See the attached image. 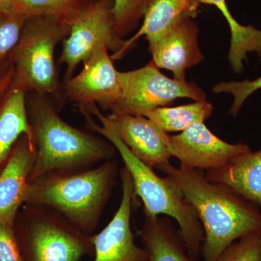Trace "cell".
<instances>
[{
	"label": "cell",
	"mask_w": 261,
	"mask_h": 261,
	"mask_svg": "<svg viewBox=\"0 0 261 261\" xmlns=\"http://www.w3.org/2000/svg\"><path fill=\"white\" fill-rule=\"evenodd\" d=\"M177 187L197 213L203 228L202 261H216L226 247L261 230V212L227 187L209 181L205 171L171 163L156 168Z\"/></svg>",
	"instance_id": "1"
},
{
	"label": "cell",
	"mask_w": 261,
	"mask_h": 261,
	"mask_svg": "<svg viewBox=\"0 0 261 261\" xmlns=\"http://www.w3.org/2000/svg\"><path fill=\"white\" fill-rule=\"evenodd\" d=\"M119 172L118 162L112 159L95 168L49 173L29 181L25 203L53 209L90 235L99 224Z\"/></svg>",
	"instance_id": "2"
},
{
	"label": "cell",
	"mask_w": 261,
	"mask_h": 261,
	"mask_svg": "<svg viewBox=\"0 0 261 261\" xmlns=\"http://www.w3.org/2000/svg\"><path fill=\"white\" fill-rule=\"evenodd\" d=\"M46 98L37 95L29 117L35 146L29 181L113 159L116 149L111 142L65 122Z\"/></svg>",
	"instance_id": "3"
},
{
	"label": "cell",
	"mask_w": 261,
	"mask_h": 261,
	"mask_svg": "<svg viewBox=\"0 0 261 261\" xmlns=\"http://www.w3.org/2000/svg\"><path fill=\"white\" fill-rule=\"evenodd\" d=\"M92 114L97 117L101 125L96 123L91 116H87L86 121L89 128L111 142L121 155L123 166L132 176L136 195L143 202L145 216L157 217L166 215L173 218L179 226L180 234L189 254L196 260L201 254L205 234L193 206L169 178L159 176L153 168L130 152L105 121L102 113L97 107L93 108Z\"/></svg>",
	"instance_id": "4"
},
{
	"label": "cell",
	"mask_w": 261,
	"mask_h": 261,
	"mask_svg": "<svg viewBox=\"0 0 261 261\" xmlns=\"http://www.w3.org/2000/svg\"><path fill=\"white\" fill-rule=\"evenodd\" d=\"M69 31L70 25L54 18H29L13 51L15 64L13 87L45 97L56 94L60 82L55 51Z\"/></svg>",
	"instance_id": "5"
},
{
	"label": "cell",
	"mask_w": 261,
	"mask_h": 261,
	"mask_svg": "<svg viewBox=\"0 0 261 261\" xmlns=\"http://www.w3.org/2000/svg\"><path fill=\"white\" fill-rule=\"evenodd\" d=\"M121 94L111 112L145 116L155 108L167 107L179 98L205 101L204 91L194 82L168 78L151 61L134 70L120 72Z\"/></svg>",
	"instance_id": "6"
},
{
	"label": "cell",
	"mask_w": 261,
	"mask_h": 261,
	"mask_svg": "<svg viewBox=\"0 0 261 261\" xmlns=\"http://www.w3.org/2000/svg\"><path fill=\"white\" fill-rule=\"evenodd\" d=\"M113 6V0H94L70 24L60 57L65 66V80L99 48L112 51L114 61L123 56L126 40L116 34Z\"/></svg>",
	"instance_id": "7"
},
{
	"label": "cell",
	"mask_w": 261,
	"mask_h": 261,
	"mask_svg": "<svg viewBox=\"0 0 261 261\" xmlns=\"http://www.w3.org/2000/svg\"><path fill=\"white\" fill-rule=\"evenodd\" d=\"M31 205L27 261H80L94 250L91 235L81 231L53 209Z\"/></svg>",
	"instance_id": "8"
},
{
	"label": "cell",
	"mask_w": 261,
	"mask_h": 261,
	"mask_svg": "<svg viewBox=\"0 0 261 261\" xmlns=\"http://www.w3.org/2000/svg\"><path fill=\"white\" fill-rule=\"evenodd\" d=\"M106 47L96 49L83 63L80 73L65 80V97L80 112L92 106L111 110L121 94L120 71Z\"/></svg>",
	"instance_id": "9"
},
{
	"label": "cell",
	"mask_w": 261,
	"mask_h": 261,
	"mask_svg": "<svg viewBox=\"0 0 261 261\" xmlns=\"http://www.w3.org/2000/svg\"><path fill=\"white\" fill-rule=\"evenodd\" d=\"M169 151L180 166L207 171L224 167L251 149L242 142H225L208 129L204 122H197L179 135L169 136Z\"/></svg>",
	"instance_id": "10"
},
{
	"label": "cell",
	"mask_w": 261,
	"mask_h": 261,
	"mask_svg": "<svg viewBox=\"0 0 261 261\" xmlns=\"http://www.w3.org/2000/svg\"><path fill=\"white\" fill-rule=\"evenodd\" d=\"M120 177L122 195L119 207L106 228L91 236L94 261H147V251L137 245L132 232L130 219L137 195L132 176L124 166L120 169Z\"/></svg>",
	"instance_id": "11"
},
{
	"label": "cell",
	"mask_w": 261,
	"mask_h": 261,
	"mask_svg": "<svg viewBox=\"0 0 261 261\" xmlns=\"http://www.w3.org/2000/svg\"><path fill=\"white\" fill-rule=\"evenodd\" d=\"M103 118L130 152L149 167L170 163V135L147 117L111 112Z\"/></svg>",
	"instance_id": "12"
},
{
	"label": "cell",
	"mask_w": 261,
	"mask_h": 261,
	"mask_svg": "<svg viewBox=\"0 0 261 261\" xmlns=\"http://www.w3.org/2000/svg\"><path fill=\"white\" fill-rule=\"evenodd\" d=\"M198 35V27L192 18L181 19L157 41L149 44L152 61L159 69L172 72L175 80H186L187 70L204 59Z\"/></svg>",
	"instance_id": "13"
},
{
	"label": "cell",
	"mask_w": 261,
	"mask_h": 261,
	"mask_svg": "<svg viewBox=\"0 0 261 261\" xmlns=\"http://www.w3.org/2000/svg\"><path fill=\"white\" fill-rule=\"evenodd\" d=\"M34 159L35 146L24 135L0 171V224L14 226L19 208L25 203Z\"/></svg>",
	"instance_id": "14"
},
{
	"label": "cell",
	"mask_w": 261,
	"mask_h": 261,
	"mask_svg": "<svg viewBox=\"0 0 261 261\" xmlns=\"http://www.w3.org/2000/svg\"><path fill=\"white\" fill-rule=\"evenodd\" d=\"M205 173L209 181L227 187L261 210V149L250 151L224 167Z\"/></svg>",
	"instance_id": "15"
},
{
	"label": "cell",
	"mask_w": 261,
	"mask_h": 261,
	"mask_svg": "<svg viewBox=\"0 0 261 261\" xmlns=\"http://www.w3.org/2000/svg\"><path fill=\"white\" fill-rule=\"evenodd\" d=\"M200 5L197 0H151L138 32L126 40L123 55L142 36L149 44H152L178 20L187 17L195 18Z\"/></svg>",
	"instance_id": "16"
},
{
	"label": "cell",
	"mask_w": 261,
	"mask_h": 261,
	"mask_svg": "<svg viewBox=\"0 0 261 261\" xmlns=\"http://www.w3.org/2000/svg\"><path fill=\"white\" fill-rule=\"evenodd\" d=\"M138 234L147 252V261H195L179 231L167 218L145 216Z\"/></svg>",
	"instance_id": "17"
},
{
	"label": "cell",
	"mask_w": 261,
	"mask_h": 261,
	"mask_svg": "<svg viewBox=\"0 0 261 261\" xmlns=\"http://www.w3.org/2000/svg\"><path fill=\"white\" fill-rule=\"evenodd\" d=\"M24 135L34 144L25 92L12 87L0 101V166L6 162L15 144Z\"/></svg>",
	"instance_id": "18"
},
{
	"label": "cell",
	"mask_w": 261,
	"mask_h": 261,
	"mask_svg": "<svg viewBox=\"0 0 261 261\" xmlns=\"http://www.w3.org/2000/svg\"><path fill=\"white\" fill-rule=\"evenodd\" d=\"M200 4L214 5L222 13L231 32V44L228 54L230 65L236 73L244 70L243 62L249 53H255L261 56V30L252 25H243L239 23L230 13L226 0H197Z\"/></svg>",
	"instance_id": "19"
},
{
	"label": "cell",
	"mask_w": 261,
	"mask_h": 261,
	"mask_svg": "<svg viewBox=\"0 0 261 261\" xmlns=\"http://www.w3.org/2000/svg\"><path fill=\"white\" fill-rule=\"evenodd\" d=\"M214 111L212 104L198 101L176 107H161L149 111L145 117L164 132H183L197 122H205Z\"/></svg>",
	"instance_id": "20"
},
{
	"label": "cell",
	"mask_w": 261,
	"mask_h": 261,
	"mask_svg": "<svg viewBox=\"0 0 261 261\" xmlns=\"http://www.w3.org/2000/svg\"><path fill=\"white\" fill-rule=\"evenodd\" d=\"M94 0H18L16 13L27 19L48 17L70 25Z\"/></svg>",
	"instance_id": "21"
},
{
	"label": "cell",
	"mask_w": 261,
	"mask_h": 261,
	"mask_svg": "<svg viewBox=\"0 0 261 261\" xmlns=\"http://www.w3.org/2000/svg\"><path fill=\"white\" fill-rule=\"evenodd\" d=\"M151 0H113V11L117 35L123 39L132 32L143 18Z\"/></svg>",
	"instance_id": "22"
},
{
	"label": "cell",
	"mask_w": 261,
	"mask_h": 261,
	"mask_svg": "<svg viewBox=\"0 0 261 261\" xmlns=\"http://www.w3.org/2000/svg\"><path fill=\"white\" fill-rule=\"evenodd\" d=\"M27 20L18 13L0 12V62L14 50Z\"/></svg>",
	"instance_id": "23"
},
{
	"label": "cell",
	"mask_w": 261,
	"mask_h": 261,
	"mask_svg": "<svg viewBox=\"0 0 261 261\" xmlns=\"http://www.w3.org/2000/svg\"><path fill=\"white\" fill-rule=\"evenodd\" d=\"M216 261H261V230L239 239Z\"/></svg>",
	"instance_id": "24"
},
{
	"label": "cell",
	"mask_w": 261,
	"mask_h": 261,
	"mask_svg": "<svg viewBox=\"0 0 261 261\" xmlns=\"http://www.w3.org/2000/svg\"><path fill=\"white\" fill-rule=\"evenodd\" d=\"M261 89V75L255 80H244L243 82H220L213 88L214 93L232 94L233 102L228 111V114L233 117L238 116L244 103L249 96Z\"/></svg>",
	"instance_id": "25"
},
{
	"label": "cell",
	"mask_w": 261,
	"mask_h": 261,
	"mask_svg": "<svg viewBox=\"0 0 261 261\" xmlns=\"http://www.w3.org/2000/svg\"><path fill=\"white\" fill-rule=\"evenodd\" d=\"M0 261H23L13 226L0 224Z\"/></svg>",
	"instance_id": "26"
},
{
	"label": "cell",
	"mask_w": 261,
	"mask_h": 261,
	"mask_svg": "<svg viewBox=\"0 0 261 261\" xmlns=\"http://www.w3.org/2000/svg\"><path fill=\"white\" fill-rule=\"evenodd\" d=\"M14 68H11L0 76V101L12 88L14 80Z\"/></svg>",
	"instance_id": "27"
},
{
	"label": "cell",
	"mask_w": 261,
	"mask_h": 261,
	"mask_svg": "<svg viewBox=\"0 0 261 261\" xmlns=\"http://www.w3.org/2000/svg\"><path fill=\"white\" fill-rule=\"evenodd\" d=\"M18 0H0V12L16 13Z\"/></svg>",
	"instance_id": "28"
}]
</instances>
